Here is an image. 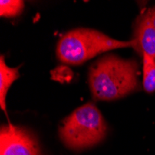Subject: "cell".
I'll return each instance as SVG.
<instances>
[{
	"instance_id": "4",
	"label": "cell",
	"mask_w": 155,
	"mask_h": 155,
	"mask_svg": "<svg viewBox=\"0 0 155 155\" xmlns=\"http://www.w3.org/2000/svg\"><path fill=\"white\" fill-rule=\"evenodd\" d=\"M0 155H41L35 138L27 130L8 124L0 131Z\"/></svg>"
},
{
	"instance_id": "5",
	"label": "cell",
	"mask_w": 155,
	"mask_h": 155,
	"mask_svg": "<svg viewBox=\"0 0 155 155\" xmlns=\"http://www.w3.org/2000/svg\"><path fill=\"white\" fill-rule=\"evenodd\" d=\"M132 42V48L139 55H148L155 60V28L147 13L137 19Z\"/></svg>"
},
{
	"instance_id": "9",
	"label": "cell",
	"mask_w": 155,
	"mask_h": 155,
	"mask_svg": "<svg viewBox=\"0 0 155 155\" xmlns=\"http://www.w3.org/2000/svg\"><path fill=\"white\" fill-rule=\"evenodd\" d=\"M147 14H148V16H149V18H150V20L152 25H153L154 28H155V8H151L150 10H149V11L147 12Z\"/></svg>"
},
{
	"instance_id": "6",
	"label": "cell",
	"mask_w": 155,
	"mask_h": 155,
	"mask_svg": "<svg viewBox=\"0 0 155 155\" xmlns=\"http://www.w3.org/2000/svg\"><path fill=\"white\" fill-rule=\"evenodd\" d=\"M20 76L18 68H10L5 62V58L2 55L0 58V106L6 112V97L9 87L13 82Z\"/></svg>"
},
{
	"instance_id": "8",
	"label": "cell",
	"mask_w": 155,
	"mask_h": 155,
	"mask_svg": "<svg viewBox=\"0 0 155 155\" xmlns=\"http://www.w3.org/2000/svg\"><path fill=\"white\" fill-rule=\"evenodd\" d=\"M24 3L21 0H1L0 15L2 17H17L22 12Z\"/></svg>"
},
{
	"instance_id": "7",
	"label": "cell",
	"mask_w": 155,
	"mask_h": 155,
	"mask_svg": "<svg viewBox=\"0 0 155 155\" xmlns=\"http://www.w3.org/2000/svg\"><path fill=\"white\" fill-rule=\"evenodd\" d=\"M143 87L148 93L155 92V60L143 55Z\"/></svg>"
},
{
	"instance_id": "2",
	"label": "cell",
	"mask_w": 155,
	"mask_h": 155,
	"mask_svg": "<svg viewBox=\"0 0 155 155\" xmlns=\"http://www.w3.org/2000/svg\"><path fill=\"white\" fill-rule=\"evenodd\" d=\"M132 47V40L120 41L97 30L78 28L68 32L60 40L57 46V57L63 63L78 65L101 53Z\"/></svg>"
},
{
	"instance_id": "1",
	"label": "cell",
	"mask_w": 155,
	"mask_h": 155,
	"mask_svg": "<svg viewBox=\"0 0 155 155\" xmlns=\"http://www.w3.org/2000/svg\"><path fill=\"white\" fill-rule=\"evenodd\" d=\"M138 66L136 61L110 54L97 60L89 69L88 83L97 101L118 100L137 87Z\"/></svg>"
},
{
	"instance_id": "3",
	"label": "cell",
	"mask_w": 155,
	"mask_h": 155,
	"mask_svg": "<svg viewBox=\"0 0 155 155\" xmlns=\"http://www.w3.org/2000/svg\"><path fill=\"white\" fill-rule=\"evenodd\" d=\"M107 131L105 120L91 102L76 109L60 127V137L70 149L82 150L101 142Z\"/></svg>"
}]
</instances>
